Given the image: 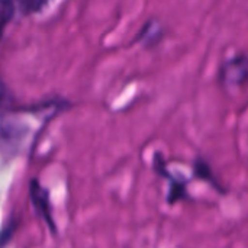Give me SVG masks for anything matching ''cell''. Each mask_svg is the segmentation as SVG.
Segmentation results:
<instances>
[{
  "label": "cell",
  "mask_w": 248,
  "mask_h": 248,
  "mask_svg": "<svg viewBox=\"0 0 248 248\" xmlns=\"http://www.w3.org/2000/svg\"><path fill=\"white\" fill-rule=\"evenodd\" d=\"M15 12H16L15 0H0V39L3 38L7 25L12 22Z\"/></svg>",
  "instance_id": "1"
},
{
  "label": "cell",
  "mask_w": 248,
  "mask_h": 248,
  "mask_svg": "<svg viewBox=\"0 0 248 248\" xmlns=\"http://www.w3.org/2000/svg\"><path fill=\"white\" fill-rule=\"evenodd\" d=\"M48 0H15L16 6L20 9L22 13L29 15V13H35L39 12Z\"/></svg>",
  "instance_id": "2"
}]
</instances>
